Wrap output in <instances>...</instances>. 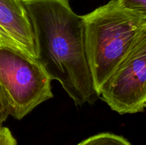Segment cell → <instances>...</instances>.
Segmentation results:
<instances>
[{"label": "cell", "mask_w": 146, "mask_h": 145, "mask_svg": "<svg viewBox=\"0 0 146 145\" xmlns=\"http://www.w3.org/2000/svg\"><path fill=\"white\" fill-rule=\"evenodd\" d=\"M34 34L36 60L51 80L58 81L74 103L98 98L86 56L83 16L70 0H21Z\"/></svg>", "instance_id": "6da1fadb"}, {"label": "cell", "mask_w": 146, "mask_h": 145, "mask_svg": "<svg viewBox=\"0 0 146 145\" xmlns=\"http://www.w3.org/2000/svg\"><path fill=\"white\" fill-rule=\"evenodd\" d=\"M83 17L87 60L98 93L145 25L119 0H111Z\"/></svg>", "instance_id": "7a4b0ae2"}, {"label": "cell", "mask_w": 146, "mask_h": 145, "mask_svg": "<svg viewBox=\"0 0 146 145\" xmlns=\"http://www.w3.org/2000/svg\"><path fill=\"white\" fill-rule=\"evenodd\" d=\"M51 80L37 60L19 48L0 45V85L14 119H23L53 98Z\"/></svg>", "instance_id": "3957f363"}, {"label": "cell", "mask_w": 146, "mask_h": 145, "mask_svg": "<svg viewBox=\"0 0 146 145\" xmlns=\"http://www.w3.org/2000/svg\"><path fill=\"white\" fill-rule=\"evenodd\" d=\"M112 110L134 114L146 107V26L135 36L124 58L98 92Z\"/></svg>", "instance_id": "277c9868"}, {"label": "cell", "mask_w": 146, "mask_h": 145, "mask_svg": "<svg viewBox=\"0 0 146 145\" xmlns=\"http://www.w3.org/2000/svg\"><path fill=\"white\" fill-rule=\"evenodd\" d=\"M0 26L24 52L36 60L32 28L21 0H0Z\"/></svg>", "instance_id": "5b68a950"}, {"label": "cell", "mask_w": 146, "mask_h": 145, "mask_svg": "<svg viewBox=\"0 0 146 145\" xmlns=\"http://www.w3.org/2000/svg\"><path fill=\"white\" fill-rule=\"evenodd\" d=\"M76 145H132L125 138L110 132H104L84 139Z\"/></svg>", "instance_id": "8992f818"}, {"label": "cell", "mask_w": 146, "mask_h": 145, "mask_svg": "<svg viewBox=\"0 0 146 145\" xmlns=\"http://www.w3.org/2000/svg\"><path fill=\"white\" fill-rule=\"evenodd\" d=\"M121 5L138 17L146 26V0H119Z\"/></svg>", "instance_id": "52a82bcc"}, {"label": "cell", "mask_w": 146, "mask_h": 145, "mask_svg": "<svg viewBox=\"0 0 146 145\" xmlns=\"http://www.w3.org/2000/svg\"><path fill=\"white\" fill-rule=\"evenodd\" d=\"M9 115V105L5 93L0 85V127L3 126V123L7 120Z\"/></svg>", "instance_id": "ba28073f"}, {"label": "cell", "mask_w": 146, "mask_h": 145, "mask_svg": "<svg viewBox=\"0 0 146 145\" xmlns=\"http://www.w3.org/2000/svg\"><path fill=\"white\" fill-rule=\"evenodd\" d=\"M0 145H17L11 132L6 127H0Z\"/></svg>", "instance_id": "9c48e42d"}, {"label": "cell", "mask_w": 146, "mask_h": 145, "mask_svg": "<svg viewBox=\"0 0 146 145\" xmlns=\"http://www.w3.org/2000/svg\"><path fill=\"white\" fill-rule=\"evenodd\" d=\"M0 40L2 42L3 45H7V46L14 47V48H19V49L21 50L20 47L19 46L18 44L15 42L14 39L11 38V36L2 28L1 26H0ZM22 51V50H21ZM25 53V52H24Z\"/></svg>", "instance_id": "30bf717a"}, {"label": "cell", "mask_w": 146, "mask_h": 145, "mask_svg": "<svg viewBox=\"0 0 146 145\" xmlns=\"http://www.w3.org/2000/svg\"><path fill=\"white\" fill-rule=\"evenodd\" d=\"M0 45H3V44H2V42H1V40H0Z\"/></svg>", "instance_id": "8fae6325"}]
</instances>
